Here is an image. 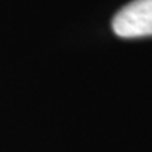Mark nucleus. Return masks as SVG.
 I'll return each instance as SVG.
<instances>
[{
    "label": "nucleus",
    "instance_id": "1",
    "mask_svg": "<svg viewBox=\"0 0 152 152\" xmlns=\"http://www.w3.org/2000/svg\"><path fill=\"white\" fill-rule=\"evenodd\" d=\"M111 27L121 38L152 35V0H132L121 7L114 16Z\"/></svg>",
    "mask_w": 152,
    "mask_h": 152
}]
</instances>
